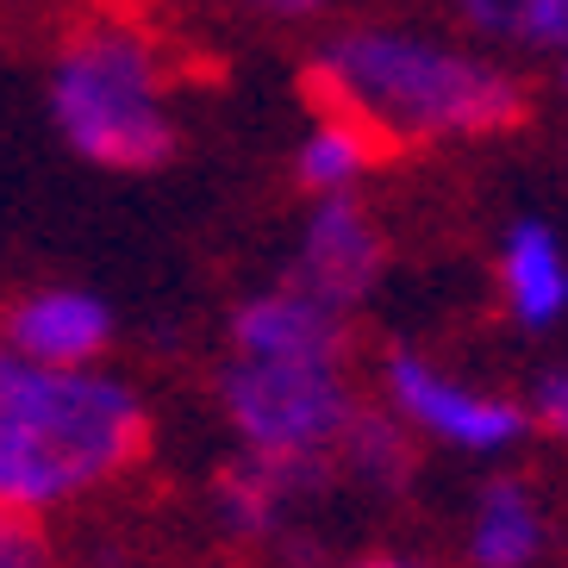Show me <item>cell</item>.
<instances>
[{
    "instance_id": "obj_10",
    "label": "cell",
    "mask_w": 568,
    "mask_h": 568,
    "mask_svg": "<svg viewBox=\"0 0 568 568\" xmlns=\"http://www.w3.org/2000/svg\"><path fill=\"white\" fill-rule=\"evenodd\" d=\"M500 294L518 325H556L568 313V251L550 225L518 219L500 244Z\"/></svg>"
},
{
    "instance_id": "obj_1",
    "label": "cell",
    "mask_w": 568,
    "mask_h": 568,
    "mask_svg": "<svg viewBox=\"0 0 568 568\" xmlns=\"http://www.w3.org/2000/svg\"><path fill=\"white\" fill-rule=\"evenodd\" d=\"M151 418L138 394L88 363L0 351V506L44 513L138 463Z\"/></svg>"
},
{
    "instance_id": "obj_8",
    "label": "cell",
    "mask_w": 568,
    "mask_h": 568,
    "mask_svg": "<svg viewBox=\"0 0 568 568\" xmlns=\"http://www.w3.org/2000/svg\"><path fill=\"white\" fill-rule=\"evenodd\" d=\"M113 337V313L82 287H38L7 313V351L32 363H94Z\"/></svg>"
},
{
    "instance_id": "obj_17",
    "label": "cell",
    "mask_w": 568,
    "mask_h": 568,
    "mask_svg": "<svg viewBox=\"0 0 568 568\" xmlns=\"http://www.w3.org/2000/svg\"><path fill=\"white\" fill-rule=\"evenodd\" d=\"M251 13H268V19H306V13H318L325 0H244Z\"/></svg>"
},
{
    "instance_id": "obj_5",
    "label": "cell",
    "mask_w": 568,
    "mask_h": 568,
    "mask_svg": "<svg viewBox=\"0 0 568 568\" xmlns=\"http://www.w3.org/2000/svg\"><path fill=\"white\" fill-rule=\"evenodd\" d=\"M387 394H394L406 425L432 432L437 444H456V450L494 456V450H513L518 437H525V406L500 400V394H475V387L437 375L413 351L387 356Z\"/></svg>"
},
{
    "instance_id": "obj_13",
    "label": "cell",
    "mask_w": 568,
    "mask_h": 568,
    "mask_svg": "<svg viewBox=\"0 0 568 568\" xmlns=\"http://www.w3.org/2000/svg\"><path fill=\"white\" fill-rule=\"evenodd\" d=\"M468 32L518 44V51H562L568 57V0H456Z\"/></svg>"
},
{
    "instance_id": "obj_3",
    "label": "cell",
    "mask_w": 568,
    "mask_h": 568,
    "mask_svg": "<svg viewBox=\"0 0 568 568\" xmlns=\"http://www.w3.org/2000/svg\"><path fill=\"white\" fill-rule=\"evenodd\" d=\"M51 119L69 151L101 169H156L175 151L151 44L113 26L63 44L51 75Z\"/></svg>"
},
{
    "instance_id": "obj_4",
    "label": "cell",
    "mask_w": 568,
    "mask_h": 568,
    "mask_svg": "<svg viewBox=\"0 0 568 568\" xmlns=\"http://www.w3.org/2000/svg\"><path fill=\"white\" fill-rule=\"evenodd\" d=\"M219 400L244 450L263 456H332L356 413L337 363H282V356H237L219 375Z\"/></svg>"
},
{
    "instance_id": "obj_18",
    "label": "cell",
    "mask_w": 568,
    "mask_h": 568,
    "mask_svg": "<svg viewBox=\"0 0 568 568\" xmlns=\"http://www.w3.org/2000/svg\"><path fill=\"white\" fill-rule=\"evenodd\" d=\"M363 568H418V562H394V556H382V562H363Z\"/></svg>"
},
{
    "instance_id": "obj_19",
    "label": "cell",
    "mask_w": 568,
    "mask_h": 568,
    "mask_svg": "<svg viewBox=\"0 0 568 568\" xmlns=\"http://www.w3.org/2000/svg\"><path fill=\"white\" fill-rule=\"evenodd\" d=\"M562 88H568V69H562Z\"/></svg>"
},
{
    "instance_id": "obj_12",
    "label": "cell",
    "mask_w": 568,
    "mask_h": 568,
    "mask_svg": "<svg viewBox=\"0 0 568 568\" xmlns=\"http://www.w3.org/2000/svg\"><path fill=\"white\" fill-rule=\"evenodd\" d=\"M375 156H382V138L368 132L363 119L325 113L313 132H306L294 175H301V187H313V194H344V187H351Z\"/></svg>"
},
{
    "instance_id": "obj_15",
    "label": "cell",
    "mask_w": 568,
    "mask_h": 568,
    "mask_svg": "<svg viewBox=\"0 0 568 568\" xmlns=\"http://www.w3.org/2000/svg\"><path fill=\"white\" fill-rule=\"evenodd\" d=\"M0 568H51V544L19 506H0Z\"/></svg>"
},
{
    "instance_id": "obj_7",
    "label": "cell",
    "mask_w": 568,
    "mask_h": 568,
    "mask_svg": "<svg viewBox=\"0 0 568 568\" xmlns=\"http://www.w3.org/2000/svg\"><path fill=\"white\" fill-rule=\"evenodd\" d=\"M375 275H382V237L363 219V206L344 201V194H318L313 219H306V237H301L294 282L325 294L332 306H351L375 287Z\"/></svg>"
},
{
    "instance_id": "obj_2",
    "label": "cell",
    "mask_w": 568,
    "mask_h": 568,
    "mask_svg": "<svg viewBox=\"0 0 568 568\" xmlns=\"http://www.w3.org/2000/svg\"><path fill=\"white\" fill-rule=\"evenodd\" d=\"M325 113H351L382 138H481L525 119V88L506 69L418 32H344L313 63Z\"/></svg>"
},
{
    "instance_id": "obj_6",
    "label": "cell",
    "mask_w": 568,
    "mask_h": 568,
    "mask_svg": "<svg viewBox=\"0 0 568 568\" xmlns=\"http://www.w3.org/2000/svg\"><path fill=\"white\" fill-rule=\"evenodd\" d=\"M344 306H332L325 294L287 282L268 287L256 301H244L232 313V344L237 356H282V363H337L344 356Z\"/></svg>"
},
{
    "instance_id": "obj_14",
    "label": "cell",
    "mask_w": 568,
    "mask_h": 568,
    "mask_svg": "<svg viewBox=\"0 0 568 568\" xmlns=\"http://www.w3.org/2000/svg\"><path fill=\"white\" fill-rule=\"evenodd\" d=\"M337 456L375 487H406L413 481V450H406V425L387 413H363L356 406L344 437H337Z\"/></svg>"
},
{
    "instance_id": "obj_16",
    "label": "cell",
    "mask_w": 568,
    "mask_h": 568,
    "mask_svg": "<svg viewBox=\"0 0 568 568\" xmlns=\"http://www.w3.org/2000/svg\"><path fill=\"white\" fill-rule=\"evenodd\" d=\"M537 418H544V425H550L556 437H568V368L537 387Z\"/></svg>"
},
{
    "instance_id": "obj_11",
    "label": "cell",
    "mask_w": 568,
    "mask_h": 568,
    "mask_svg": "<svg viewBox=\"0 0 568 568\" xmlns=\"http://www.w3.org/2000/svg\"><path fill=\"white\" fill-rule=\"evenodd\" d=\"M468 550L481 568H531L544 550V506L525 481H487L475 525H468Z\"/></svg>"
},
{
    "instance_id": "obj_9",
    "label": "cell",
    "mask_w": 568,
    "mask_h": 568,
    "mask_svg": "<svg viewBox=\"0 0 568 568\" xmlns=\"http://www.w3.org/2000/svg\"><path fill=\"white\" fill-rule=\"evenodd\" d=\"M325 481V456H263L251 450L237 468L219 475V518L237 537H275L287 506Z\"/></svg>"
}]
</instances>
